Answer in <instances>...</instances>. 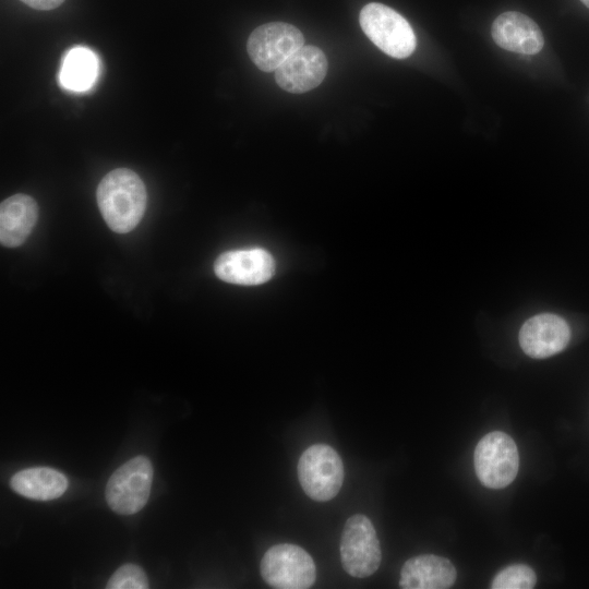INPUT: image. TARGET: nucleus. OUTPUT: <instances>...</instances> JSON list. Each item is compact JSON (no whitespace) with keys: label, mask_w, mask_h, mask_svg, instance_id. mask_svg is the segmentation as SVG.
<instances>
[{"label":"nucleus","mask_w":589,"mask_h":589,"mask_svg":"<svg viewBox=\"0 0 589 589\" xmlns=\"http://www.w3.org/2000/svg\"><path fill=\"white\" fill-rule=\"evenodd\" d=\"M97 204L107 226L115 232L127 233L142 219L146 208V190L136 172L118 168L99 182Z\"/></svg>","instance_id":"nucleus-1"},{"label":"nucleus","mask_w":589,"mask_h":589,"mask_svg":"<svg viewBox=\"0 0 589 589\" xmlns=\"http://www.w3.org/2000/svg\"><path fill=\"white\" fill-rule=\"evenodd\" d=\"M360 26L368 38L386 55L404 59L417 45L409 22L394 9L377 2L364 5L359 15Z\"/></svg>","instance_id":"nucleus-2"},{"label":"nucleus","mask_w":589,"mask_h":589,"mask_svg":"<svg viewBox=\"0 0 589 589\" xmlns=\"http://www.w3.org/2000/svg\"><path fill=\"white\" fill-rule=\"evenodd\" d=\"M344 465L338 453L329 445L308 447L298 461V478L305 494L314 501L335 497L344 482Z\"/></svg>","instance_id":"nucleus-3"},{"label":"nucleus","mask_w":589,"mask_h":589,"mask_svg":"<svg viewBox=\"0 0 589 589\" xmlns=\"http://www.w3.org/2000/svg\"><path fill=\"white\" fill-rule=\"evenodd\" d=\"M260 572L264 581L277 589H306L316 579L313 558L292 543L271 546L262 557Z\"/></svg>","instance_id":"nucleus-4"},{"label":"nucleus","mask_w":589,"mask_h":589,"mask_svg":"<svg viewBox=\"0 0 589 589\" xmlns=\"http://www.w3.org/2000/svg\"><path fill=\"white\" fill-rule=\"evenodd\" d=\"M476 474L490 489H503L517 476L519 455L514 440L504 432L485 434L477 444L473 455Z\"/></svg>","instance_id":"nucleus-5"},{"label":"nucleus","mask_w":589,"mask_h":589,"mask_svg":"<svg viewBox=\"0 0 589 589\" xmlns=\"http://www.w3.org/2000/svg\"><path fill=\"white\" fill-rule=\"evenodd\" d=\"M153 467L145 456H136L120 466L106 485L109 507L121 515L140 512L151 494Z\"/></svg>","instance_id":"nucleus-6"},{"label":"nucleus","mask_w":589,"mask_h":589,"mask_svg":"<svg viewBox=\"0 0 589 589\" xmlns=\"http://www.w3.org/2000/svg\"><path fill=\"white\" fill-rule=\"evenodd\" d=\"M340 560L346 573L357 578L371 576L380 567V541L366 516L356 514L347 519L340 538Z\"/></svg>","instance_id":"nucleus-7"},{"label":"nucleus","mask_w":589,"mask_h":589,"mask_svg":"<svg viewBox=\"0 0 589 589\" xmlns=\"http://www.w3.org/2000/svg\"><path fill=\"white\" fill-rule=\"evenodd\" d=\"M303 44L304 38L299 28L285 22H271L251 33L247 50L260 70L272 72L303 47Z\"/></svg>","instance_id":"nucleus-8"},{"label":"nucleus","mask_w":589,"mask_h":589,"mask_svg":"<svg viewBox=\"0 0 589 589\" xmlns=\"http://www.w3.org/2000/svg\"><path fill=\"white\" fill-rule=\"evenodd\" d=\"M214 272L224 281L254 286L272 278L275 261L262 248H247L221 253L215 261Z\"/></svg>","instance_id":"nucleus-9"},{"label":"nucleus","mask_w":589,"mask_h":589,"mask_svg":"<svg viewBox=\"0 0 589 589\" xmlns=\"http://www.w3.org/2000/svg\"><path fill=\"white\" fill-rule=\"evenodd\" d=\"M570 339L567 322L553 313L528 318L519 330L522 351L534 359H544L563 351Z\"/></svg>","instance_id":"nucleus-10"},{"label":"nucleus","mask_w":589,"mask_h":589,"mask_svg":"<svg viewBox=\"0 0 589 589\" xmlns=\"http://www.w3.org/2000/svg\"><path fill=\"white\" fill-rule=\"evenodd\" d=\"M327 69L326 56L320 48L303 46L275 71V80L289 93H305L323 82Z\"/></svg>","instance_id":"nucleus-11"},{"label":"nucleus","mask_w":589,"mask_h":589,"mask_svg":"<svg viewBox=\"0 0 589 589\" xmlns=\"http://www.w3.org/2000/svg\"><path fill=\"white\" fill-rule=\"evenodd\" d=\"M491 35L501 48L522 55H536L544 45L537 23L516 11L500 14L492 24Z\"/></svg>","instance_id":"nucleus-12"},{"label":"nucleus","mask_w":589,"mask_h":589,"mask_svg":"<svg viewBox=\"0 0 589 589\" xmlns=\"http://www.w3.org/2000/svg\"><path fill=\"white\" fill-rule=\"evenodd\" d=\"M456 569L449 560L422 554L407 560L400 572L399 587L404 589H446L454 585Z\"/></svg>","instance_id":"nucleus-13"},{"label":"nucleus","mask_w":589,"mask_h":589,"mask_svg":"<svg viewBox=\"0 0 589 589\" xmlns=\"http://www.w3.org/2000/svg\"><path fill=\"white\" fill-rule=\"evenodd\" d=\"M38 219L36 201L26 194H14L0 205V242L8 248L21 245Z\"/></svg>","instance_id":"nucleus-14"},{"label":"nucleus","mask_w":589,"mask_h":589,"mask_svg":"<svg viewBox=\"0 0 589 589\" xmlns=\"http://www.w3.org/2000/svg\"><path fill=\"white\" fill-rule=\"evenodd\" d=\"M11 488L24 497L48 501L65 492L68 479L52 468L35 467L16 472L11 479Z\"/></svg>","instance_id":"nucleus-15"},{"label":"nucleus","mask_w":589,"mask_h":589,"mask_svg":"<svg viewBox=\"0 0 589 589\" xmlns=\"http://www.w3.org/2000/svg\"><path fill=\"white\" fill-rule=\"evenodd\" d=\"M99 62L91 49L83 46L71 48L61 64L60 84L72 92L89 89L98 75Z\"/></svg>","instance_id":"nucleus-16"},{"label":"nucleus","mask_w":589,"mask_h":589,"mask_svg":"<svg viewBox=\"0 0 589 589\" xmlns=\"http://www.w3.org/2000/svg\"><path fill=\"white\" fill-rule=\"evenodd\" d=\"M537 582L533 569L525 564H514L501 569L491 582L492 589H531Z\"/></svg>","instance_id":"nucleus-17"},{"label":"nucleus","mask_w":589,"mask_h":589,"mask_svg":"<svg viewBox=\"0 0 589 589\" xmlns=\"http://www.w3.org/2000/svg\"><path fill=\"white\" fill-rule=\"evenodd\" d=\"M108 589H146L148 580L144 570L135 564H124L109 578Z\"/></svg>","instance_id":"nucleus-18"},{"label":"nucleus","mask_w":589,"mask_h":589,"mask_svg":"<svg viewBox=\"0 0 589 589\" xmlns=\"http://www.w3.org/2000/svg\"><path fill=\"white\" fill-rule=\"evenodd\" d=\"M26 5L41 11H48L58 8L64 0H21Z\"/></svg>","instance_id":"nucleus-19"},{"label":"nucleus","mask_w":589,"mask_h":589,"mask_svg":"<svg viewBox=\"0 0 589 589\" xmlns=\"http://www.w3.org/2000/svg\"><path fill=\"white\" fill-rule=\"evenodd\" d=\"M587 8H589V0H580Z\"/></svg>","instance_id":"nucleus-20"}]
</instances>
